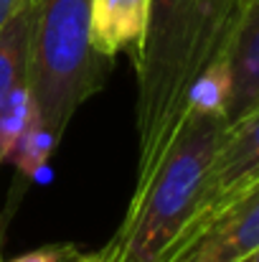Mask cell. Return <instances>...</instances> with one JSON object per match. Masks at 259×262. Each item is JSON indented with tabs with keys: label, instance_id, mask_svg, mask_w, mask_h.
Segmentation results:
<instances>
[{
	"label": "cell",
	"instance_id": "obj_9",
	"mask_svg": "<svg viewBox=\"0 0 259 262\" xmlns=\"http://www.w3.org/2000/svg\"><path fill=\"white\" fill-rule=\"evenodd\" d=\"M26 3H28V0H0V28H3Z\"/></svg>",
	"mask_w": 259,
	"mask_h": 262
},
{
	"label": "cell",
	"instance_id": "obj_2",
	"mask_svg": "<svg viewBox=\"0 0 259 262\" xmlns=\"http://www.w3.org/2000/svg\"><path fill=\"white\" fill-rule=\"evenodd\" d=\"M226 127V117L219 112H188L158 173L140 196L130 199L120 232L104 247L107 262H160L193 211Z\"/></svg>",
	"mask_w": 259,
	"mask_h": 262
},
{
	"label": "cell",
	"instance_id": "obj_1",
	"mask_svg": "<svg viewBox=\"0 0 259 262\" xmlns=\"http://www.w3.org/2000/svg\"><path fill=\"white\" fill-rule=\"evenodd\" d=\"M247 0H150L137 72V173L132 199L158 173L188 120L198 77L226 59Z\"/></svg>",
	"mask_w": 259,
	"mask_h": 262
},
{
	"label": "cell",
	"instance_id": "obj_5",
	"mask_svg": "<svg viewBox=\"0 0 259 262\" xmlns=\"http://www.w3.org/2000/svg\"><path fill=\"white\" fill-rule=\"evenodd\" d=\"M259 250V183L226 206L175 262H249Z\"/></svg>",
	"mask_w": 259,
	"mask_h": 262
},
{
	"label": "cell",
	"instance_id": "obj_7",
	"mask_svg": "<svg viewBox=\"0 0 259 262\" xmlns=\"http://www.w3.org/2000/svg\"><path fill=\"white\" fill-rule=\"evenodd\" d=\"M150 0H91V46L112 61L117 54H130L132 61L143 51L148 31Z\"/></svg>",
	"mask_w": 259,
	"mask_h": 262
},
{
	"label": "cell",
	"instance_id": "obj_4",
	"mask_svg": "<svg viewBox=\"0 0 259 262\" xmlns=\"http://www.w3.org/2000/svg\"><path fill=\"white\" fill-rule=\"evenodd\" d=\"M259 183V110L226 127L203 176L193 211L160 262H175L201 232L234 201Z\"/></svg>",
	"mask_w": 259,
	"mask_h": 262
},
{
	"label": "cell",
	"instance_id": "obj_10",
	"mask_svg": "<svg viewBox=\"0 0 259 262\" xmlns=\"http://www.w3.org/2000/svg\"><path fill=\"white\" fill-rule=\"evenodd\" d=\"M74 262H107V255H104V250H99V252H91V255H79Z\"/></svg>",
	"mask_w": 259,
	"mask_h": 262
},
{
	"label": "cell",
	"instance_id": "obj_6",
	"mask_svg": "<svg viewBox=\"0 0 259 262\" xmlns=\"http://www.w3.org/2000/svg\"><path fill=\"white\" fill-rule=\"evenodd\" d=\"M231 69V99L226 125L259 110V0H247L234 41L226 54Z\"/></svg>",
	"mask_w": 259,
	"mask_h": 262
},
{
	"label": "cell",
	"instance_id": "obj_3",
	"mask_svg": "<svg viewBox=\"0 0 259 262\" xmlns=\"http://www.w3.org/2000/svg\"><path fill=\"white\" fill-rule=\"evenodd\" d=\"M107 59L91 46V0H33L28 89L59 145L77 110L102 87Z\"/></svg>",
	"mask_w": 259,
	"mask_h": 262
},
{
	"label": "cell",
	"instance_id": "obj_8",
	"mask_svg": "<svg viewBox=\"0 0 259 262\" xmlns=\"http://www.w3.org/2000/svg\"><path fill=\"white\" fill-rule=\"evenodd\" d=\"M31 28H33V0H28L0 28V115L18 89L28 87Z\"/></svg>",
	"mask_w": 259,
	"mask_h": 262
},
{
	"label": "cell",
	"instance_id": "obj_11",
	"mask_svg": "<svg viewBox=\"0 0 259 262\" xmlns=\"http://www.w3.org/2000/svg\"><path fill=\"white\" fill-rule=\"evenodd\" d=\"M249 262H259V250L254 252V255H252V257H249Z\"/></svg>",
	"mask_w": 259,
	"mask_h": 262
},
{
	"label": "cell",
	"instance_id": "obj_12",
	"mask_svg": "<svg viewBox=\"0 0 259 262\" xmlns=\"http://www.w3.org/2000/svg\"><path fill=\"white\" fill-rule=\"evenodd\" d=\"M0 262H3V257H0Z\"/></svg>",
	"mask_w": 259,
	"mask_h": 262
}]
</instances>
